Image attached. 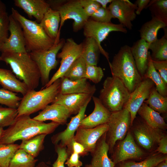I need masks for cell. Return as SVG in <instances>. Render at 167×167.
Masks as SVG:
<instances>
[{
  "label": "cell",
  "instance_id": "6da1fadb",
  "mask_svg": "<svg viewBox=\"0 0 167 167\" xmlns=\"http://www.w3.org/2000/svg\"><path fill=\"white\" fill-rule=\"evenodd\" d=\"M59 125L53 122L48 123L40 122L31 118L30 115L18 116L11 125L4 130L0 144L14 143L17 140L27 139L39 134H50Z\"/></svg>",
  "mask_w": 167,
  "mask_h": 167
},
{
  "label": "cell",
  "instance_id": "7a4b0ae2",
  "mask_svg": "<svg viewBox=\"0 0 167 167\" xmlns=\"http://www.w3.org/2000/svg\"><path fill=\"white\" fill-rule=\"evenodd\" d=\"M109 64L112 76L121 80L131 93L142 81L132 55L131 47L122 46Z\"/></svg>",
  "mask_w": 167,
  "mask_h": 167
},
{
  "label": "cell",
  "instance_id": "3957f363",
  "mask_svg": "<svg viewBox=\"0 0 167 167\" xmlns=\"http://www.w3.org/2000/svg\"><path fill=\"white\" fill-rule=\"evenodd\" d=\"M2 61L9 65L17 78L23 82L29 90L39 86L41 75L38 67L28 52L2 53Z\"/></svg>",
  "mask_w": 167,
  "mask_h": 167
},
{
  "label": "cell",
  "instance_id": "277c9868",
  "mask_svg": "<svg viewBox=\"0 0 167 167\" xmlns=\"http://www.w3.org/2000/svg\"><path fill=\"white\" fill-rule=\"evenodd\" d=\"M11 15L20 24L22 28L28 53L49 49L60 39L59 34L55 40L50 38L39 23L28 19L17 10L11 8Z\"/></svg>",
  "mask_w": 167,
  "mask_h": 167
},
{
  "label": "cell",
  "instance_id": "5b68a950",
  "mask_svg": "<svg viewBox=\"0 0 167 167\" xmlns=\"http://www.w3.org/2000/svg\"><path fill=\"white\" fill-rule=\"evenodd\" d=\"M61 78L54 81L48 87L38 91L28 90L22 98L17 109V117L30 115L42 110L50 103H52L59 93Z\"/></svg>",
  "mask_w": 167,
  "mask_h": 167
},
{
  "label": "cell",
  "instance_id": "8992f818",
  "mask_svg": "<svg viewBox=\"0 0 167 167\" xmlns=\"http://www.w3.org/2000/svg\"><path fill=\"white\" fill-rule=\"evenodd\" d=\"M130 93L118 78L108 77L104 80L98 98L111 113L122 109L128 101Z\"/></svg>",
  "mask_w": 167,
  "mask_h": 167
},
{
  "label": "cell",
  "instance_id": "52a82bcc",
  "mask_svg": "<svg viewBox=\"0 0 167 167\" xmlns=\"http://www.w3.org/2000/svg\"><path fill=\"white\" fill-rule=\"evenodd\" d=\"M52 9L57 11L61 18L59 31L65 21L68 19L73 20V29L76 32L83 28L89 18L84 12L79 0H53L46 1Z\"/></svg>",
  "mask_w": 167,
  "mask_h": 167
},
{
  "label": "cell",
  "instance_id": "ba28073f",
  "mask_svg": "<svg viewBox=\"0 0 167 167\" xmlns=\"http://www.w3.org/2000/svg\"><path fill=\"white\" fill-rule=\"evenodd\" d=\"M64 39H59L49 49L28 53L38 67L41 75L40 80L43 88L49 82L50 71L57 66L58 61L56 58L59 51L63 45Z\"/></svg>",
  "mask_w": 167,
  "mask_h": 167
},
{
  "label": "cell",
  "instance_id": "9c48e42d",
  "mask_svg": "<svg viewBox=\"0 0 167 167\" xmlns=\"http://www.w3.org/2000/svg\"><path fill=\"white\" fill-rule=\"evenodd\" d=\"M107 124L108 128L106 133V141L109 151L111 152L116 142L123 140L128 131L131 126L130 113L125 108L112 112Z\"/></svg>",
  "mask_w": 167,
  "mask_h": 167
},
{
  "label": "cell",
  "instance_id": "30bf717a",
  "mask_svg": "<svg viewBox=\"0 0 167 167\" xmlns=\"http://www.w3.org/2000/svg\"><path fill=\"white\" fill-rule=\"evenodd\" d=\"M83 34L86 37H92L98 44L101 53L107 59L109 63V54L102 48L101 43L112 32H119L125 33L127 30L121 24L110 23H101L96 22L89 18L83 28Z\"/></svg>",
  "mask_w": 167,
  "mask_h": 167
},
{
  "label": "cell",
  "instance_id": "8fae6325",
  "mask_svg": "<svg viewBox=\"0 0 167 167\" xmlns=\"http://www.w3.org/2000/svg\"><path fill=\"white\" fill-rule=\"evenodd\" d=\"M83 49V43L78 44L72 38L67 39L61 51L57 55V57L61 59L59 67L43 88L49 87L58 79L63 77L75 60L82 55Z\"/></svg>",
  "mask_w": 167,
  "mask_h": 167
},
{
  "label": "cell",
  "instance_id": "7c38bea8",
  "mask_svg": "<svg viewBox=\"0 0 167 167\" xmlns=\"http://www.w3.org/2000/svg\"><path fill=\"white\" fill-rule=\"evenodd\" d=\"M155 86L154 83L149 79L144 78L135 89L130 93V98L123 108L130 113L131 126L133 124L137 112L144 101L149 97Z\"/></svg>",
  "mask_w": 167,
  "mask_h": 167
},
{
  "label": "cell",
  "instance_id": "4fadbf2b",
  "mask_svg": "<svg viewBox=\"0 0 167 167\" xmlns=\"http://www.w3.org/2000/svg\"><path fill=\"white\" fill-rule=\"evenodd\" d=\"M112 18L117 19L120 24L131 30L132 22L136 18L135 11L137 9L136 4L128 0H113L107 8Z\"/></svg>",
  "mask_w": 167,
  "mask_h": 167
},
{
  "label": "cell",
  "instance_id": "5bb4252c",
  "mask_svg": "<svg viewBox=\"0 0 167 167\" xmlns=\"http://www.w3.org/2000/svg\"><path fill=\"white\" fill-rule=\"evenodd\" d=\"M145 155L136 143L133 137L128 131L125 138L118 145L113 157L115 165L130 159H139Z\"/></svg>",
  "mask_w": 167,
  "mask_h": 167
},
{
  "label": "cell",
  "instance_id": "9a60e30c",
  "mask_svg": "<svg viewBox=\"0 0 167 167\" xmlns=\"http://www.w3.org/2000/svg\"><path fill=\"white\" fill-rule=\"evenodd\" d=\"M9 31L10 36L0 48V51L2 53H27L22 28L19 23L11 15H9Z\"/></svg>",
  "mask_w": 167,
  "mask_h": 167
},
{
  "label": "cell",
  "instance_id": "2e32d148",
  "mask_svg": "<svg viewBox=\"0 0 167 167\" xmlns=\"http://www.w3.org/2000/svg\"><path fill=\"white\" fill-rule=\"evenodd\" d=\"M134 127L135 138L141 147L148 150H151L158 143L164 135L162 131L153 129L148 125L142 119Z\"/></svg>",
  "mask_w": 167,
  "mask_h": 167
},
{
  "label": "cell",
  "instance_id": "e0dca14e",
  "mask_svg": "<svg viewBox=\"0 0 167 167\" xmlns=\"http://www.w3.org/2000/svg\"><path fill=\"white\" fill-rule=\"evenodd\" d=\"M108 128L107 123L92 128L79 127L74 139L84 146L87 153H91L94 150L98 140L107 132Z\"/></svg>",
  "mask_w": 167,
  "mask_h": 167
},
{
  "label": "cell",
  "instance_id": "ac0fdd59",
  "mask_svg": "<svg viewBox=\"0 0 167 167\" xmlns=\"http://www.w3.org/2000/svg\"><path fill=\"white\" fill-rule=\"evenodd\" d=\"M89 103H87L81 107L79 112L71 118L64 131L52 137V142L55 145L58 144L62 146L66 147L74 139L75 134L80 122L85 118V112Z\"/></svg>",
  "mask_w": 167,
  "mask_h": 167
},
{
  "label": "cell",
  "instance_id": "d6986e66",
  "mask_svg": "<svg viewBox=\"0 0 167 167\" xmlns=\"http://www.w3.org/2000/svg\"><path fill=\"white\" fill-rule=\"evenodd\" d=\"M92 98L94 104V109L81 121L79 127L92 128L106 123L109 120L111 113L102 104L98 98L93 96Z\"/></svg>",
  "mask_w": 167,
  "mask_h": 167
},
{
  "label": "cell",
  "instance_id": "ffe728a7",
  "mask_svg": "<svg viewBox=\"0 0 167 167\" xmlns=\"http://www.w3.org/2000/svg\"><path fill=\"white\" fill-rule=\"evenodd\" d=\"M72 114L70 111L65 106L59 104L52 103L46 106L33 118L42 122L51 120L60 125H63Z\"/></svg>",
  "mask_w": 167,
  "mask_h": 167
},
{
  "label": "cell",
  "instance_id": "44dd1931",
  "mask_svg": "<svg viewBox=\"0 0 167 167\" xmlns=\"http://www.w3.org/2000/svg\"><path fill=\"white\" fill-rule=\"evenodd\" d=\"M96 89L95 86L91 84L85 78L73 81L63 77L61 78L59 93L86 94L93 96Z\"/></svg>",
  "mask_w": 167,
  "mask_h": 167
},
{
  "label": "cell",
  "instance_id": "7402d4cb",
  "mask_svg": "<svg viewBox=\"0 0 167 167\" xmlns=\"http://www.w3.org/2000/svg\"><path fill=\"white\" fill-rule=\"evenodd\" d=\"M93 96L86 94H63L59 93L52 103L62 105L69 109L72 114H77L81 107L89 102Z\"/></svg>",
  "mask_w": 167,
  "mask_h": 167
},
{
  "label": "cell",
  "instance_id": "603a6c76",
  "mask_svg": "<svg viewBox=\"0 0 167 167\" xmlns=\"http://www.w3.org/2000/svg\"><path fill=\"white\" fill-rule=\"evenodd\" d=\"M14 3L23 10L29 17L35 18L39 23L50 8L49 3L44 0H14Z\"/></svg>",
  "mask_w": 167,
  "mask_h": 167
},
{
  "label": "cell",
  "instance_id": "cb8c5ba5",
  "mask_svg": "<svg viewBox=\"0 0 167 167\" xmlns=\"http://www.w3.org/2000/svg\"><path fill=\"white\" fill-rule=\"evenodd\" d=\"M106 133L99 139L91 152L92 167H115V165L108 156L109 147L106 141Z\"/></svg>",
  "mask_w": 167,
  "mask_h": 167
},
{
  "label": "cell",
  "instance_id": "d4e9b609",
  "mask_svg": "<svg viewBox=\"0 0 167 167\" xmlns=\"http://www.w3.org/2000/svg\"><path fill=\"white\" fill-rule=\"evenodd\" d=\"M149 44L140 38L131 47L137 68L143 79L145 77L148 67Z\"/></svg>",
  "mask_w": 167,
  "mask_h": 167
},
{
  "label": "cell",
  "instance_id": "484cf974",
  "mask_svg": "<svg viewBox=\"0 0 167 167\" xmlns=\"http://www.w3.org/2000/svg\"><path fill=\"white\" fill-rule=\"evenodd\" d=\"M0 85L2 88L19 93L23 96L29 90L26 85L18 79L11 70L0 68Z\"/></svg>",
  "mask_w": 167,
  "mask_h": 167
},
{
  "label": "cell",
  "instance_id": "4316f807",
  "mask_svg": "<svg viewBox=\"0 0 167 167\" xmlns=\"http://www.w3.org/2000/svg\"><path fill=\"white\" fill-rule=\"evenodd\" d=\"M137 113L152 128L161 131L166 129L167 124L163 118L159 113L152 109L145 103L143 104Z\"/></svg>",
  "mask_w": 167,
  "mask_h": 167
},
{
  "label": "cell",
  "instance_id": "83f0119b",
  "mask_svg": "<svg viewBox=\"0 0 167 167\" xmlns=\"http://www.w3.org/2000/svg\"><path fill=\"white\" fill-rule=\"evenodd\" d=\"M60 21L58 11L50 8L39 24L47 34L52 39L55 40L60 34L59 31Z\"/></svg>",
  "mask_w": 167,
  "mask_h": 167
},
{
  "label": "cell",
  "instance_id": "f1b7e54d",
  "mask_svg": "<svg viewBox=\"0 0 167 167\" xmlns=\"http://www.w3.org/2000/svg\"><path fill=\"white\" fill-rule=\"evenodd\" d=\"M167 25L156 18L152 17L150 20L144 23L139 30L141 39L149 44L157 39V34L159 30L165 28Z\"/></svg>",
  "mask_w": 167,
  "mask_h": 167
},
{
  "label": "cell",
  "instance_id": "f546056e",
  "mask_svg": "<svg viewBox=\"0 0 167 167\" xmlns=\"http://www.w3.org/2000/svg\"><path fill=\"white\" fill-rule=\"evenodd\" d=\"M83 43L82 56L87 65L97 66L100 52L96 41L92 37H86Z\"/></svg>",
  "mask_w": 167,
  "mask_h": 167
},
{
  "label": "cell",
  "instance_id": "4dcf8cb0",
  "mask_svg": "<svg viewBox=\"0 0 167 167\" xmlns=\"http://www.w3.org/2000/svg\"><path fill=\"white\" fill-rule=\"evenodd\" d=\"M47 135H38L29 139L22 140L19 148L35 158L44 148V143Z\"/></svg>",
  "mask_w": 167,
  "mask_h": 167
},
{
  "label": "cell",
  "instance_id": "1f68e13d",
  "mask_svg": "<svg viewBox=\"0 0 167 167\" xmlns=\"http://www.w3.org/2000/svg\"><path fill=\"white\" fill-rule=\"evenodd\" d=\"M164 29V36L149 44V49L152 51L151 56L153 61L167 60V29Z\"/></svg>",
  "mask_w": 167,
  "mask_h": 167
},
{
  "label": "cell",
  "instance_id": "d6a6232c",
  "mask_svg": "<svg viewBox=\"0 0 167 167\" xmlns=\"http://www.w3.org/2000/svg\"><path fill=\"white\" fill-rule=\"evenodd\" d=\"M144 78H148L152 81L158 92L162 96L167 97V84L165 83L159 73L154 68L149 51L148 67Z\"/></svg>",
  "mask_w": 167,
  "mask_h": 167
},
{
  "label": "cell",
  "instance_id": "836d02e7",
  "mask_svg": "<svg viewBox=\"0 0 167 167\" xmlns=\"http://www.w3.org/2000/svg\"><path fill=\"white\" fill-rule=\"evenodd\" d=\"M167 159L166 154L157 152L149 156L140 162L125 161L117 164H118V167H154Z\"/></svg>",
  "mask_w": 167,
  "mask_h": 167
},
{
  "label": "cell",
  "instance_id": "e575fe53",
  "mask_svg": "<svg viewBox=\"0 0 167 167\" xmlns=\"http://www.w3.org/2000/svg\"><path fill=\"white\" fill-rule=\"evenodd\" d=\"M150 108L160 114L167 112V97L160 94L155 86L152 89L148 98L144 102Z\"/></svg>",
  "mask_w": 167,
  "mask_h": 167
},
{
  "label": "cell",
  "instance_id": "d590c367",
  "mask_svg": "<svg viewBox=\"0 0 167 167\" xmlns=\"http://www.w3.org/2000/svg\"><path fill=\"white\" fill-rule=\"evenodd\" d=\"M86 67V63L81 55L74 62L63 77L73 81L85 78Z\"/></svg>",
  "mask_w": 167,
  "mask_h": 167
},
{
  "label": "cell",
  "instance_id": "8d00e7d4",
  "mask_svg": "<svg viewBox=\"0 0 167 167\" xmlns=\"http://www.w3.org/2000/svg\"><path fill=\"white\" fill-rule=\"evenodd\" d=\"M37 160L19 148L11 159L8 167H35Z\"/></svg>",
  "mask_w": 167,
  "mask_h": 167
},
{
  "label": "cell",
  "instance_id": "74e56055",
  "mask_svg": "<svg viewBox=\"0 0 167 167\" xmlns=\"http://www.w3.org/2000/svg\"><path fill=\"white\" fill-rule=\"evenodd\" d=\"M149 7L152 17L160 20L167 25V0H150Z\"/></svg>",
  "mask_w": 167,
  "mask_h": 167
},
{
  "label": "cell",
  "instance_id": "f35d334b",
  "mask_svg": "<svg viewBox=\"0 0 167 167\" xmlns=\"http://www.w3.org/2000/svg\"><path fill=\"white\" fill-rule=\"evenodd\" d=\"M19 145L14 143L0 144V167H8Z\"/></svg>",
  "mask_w": 167,
  "mask_h": 167
},
{
  "label": "cell",
  "instance_id": "ab89813d",
  "mask_svg": "<svg viewBox=\"0 0 167 167\" xmlns=\"http://www.w3.org/2000/svg\"><path fill=\"white\" fill-rule=\"evenodd\" d=\"M22 99L16 93L2 88H0V104L8 107L17 109Z\"/></svg>",
  "mask_w": 167,
  "mask_h": 167
},
{
  "label": "cell",
  "instance_id": "60d3db41",
  "mask_svg": "<svg viewBox=\"0 0 167 167\" xmlns=\"http://www.w3.org/2000/svg\"><path fill=\"white\" fill-rule=\"evenodd\" d=\"M17 115V109L0 106V128L11 125Z\"/></svg>",
  "mask_w": 167,
  "mask_h": 167
},
{
  "label": "cell",
  "instance_id": "b9f144b4",
  "mask_svg": "<svg viewBox=\"0 0 167 167\" xmlns=\"http://www.w3.org/2000/svg\"><path fill=\"white\" fill-rule=\"evenodd\" d=\"M104 75L101 67L97 66L87 65L85 78L95 84L99 83Z\"/></svg>",
  "mask_w": 167,
  "mask_h": 167
},
{
  "label": "cell",
  "instance_id": "7bdbcfd3",
  "mask_svg": "<svg viewBox=\"0 0 167 167\" xmlns=\"http://www.w3.org/2000/svg\"><path fill=\"white\" fill-rule=\"evenodd\" d=\"M9 15L7 12L0 15V48L9 37Z\"/></svg>",
  "mask_w": 167,
  "mask_h": 167
},
{
  "label": "cell",
  "instance_id": "ee69618b",
  "mask_svg": "<svg viewBox=\"0 0 167 167\" xmlns=\"http://www.w3.org/2000/svg\"><path fill=\"white\" fill-rule=\"evenodd\" d=\"M90 19L96 22L101 23L111 22L112 18L108 9L100 6L90 17Z\"/></svg>",
  "mask_w": 167,
  "mask_h": 167
},
{
  "label": "cell",
  "instance_id": "f6af8a7d",
  "mask_svg": "<svg viewBox=\"0 0 167 167\" xmlns=\"http://www.w3.org/2000/svg\"><path fill=\"white\" fill-rule=\"evenodd\" d=\"M55 146V150L58 156L53 164L52 167H65L64 164L69 157L66 147L62 146L59 144Z\"/></svg>",
  "mask_w": 167,
  "mask_h": 167
},
{
  "label": "cell",
  "instance_id": "bcb514c9",
  "mask_svg": "<svg viewBox=\"0 0 167 167\" xmlns=\"http://www.w3.org/2000/svg\"><path fill=\"white\" fill-rule=\"evenodd\" d=\"M84 12L89 18L101 6L96 0H79Z\"/></svg>",
  "mask_w": 167,
  "mask_h": 167
},
{
  "label": "cell",
  "instance_id": "7dc6e473",
  "mask_svg": "<svg viewBox=\"0 0 167 167\" xmlns=\"http://www.w3.org/2000/svg\"><path fill=\"white\" fill-rule=\"evenodd\" d=\"M66 148L69 156L73 152L78 153L79 156H85L87 154L84 146L74 139L71 140Z\"/></svg>",
  "mask_w": 167,
  "mask_h": 167
},
{
  "label": "cell",
  "instance_id": "c3c4849f",
  "mask_svg": "<svg viewBox=\"0 0 167 167\" xmlns=\"http://www.w3.org/2000/svg\"><path fill=\"white\" fill-rule=\"evenodd\" d=\"M153 66L159 73L165 83L167 84V60L161 61L152 60Z\"/></svg>",
  "mask_w": 167,
  "mask_h": 167
},
{
  "label": "cell",
  "instance_id": "681fc988",
  "mask_svg": "<svg viewBox=\"0 0 167 167\" xmlns=\"http://www.w3.org/2000/svg\"><path fill=\"white\" fill-rule=\"evenodd\" d=\"M79 155L73 152L69 156L65 164L68 167H80L82 165V162L79 160Z\"/></svg>",
  "mask_w": 167,
  "mask_h": 167
},
{
  "label": "cell",
  "instance_id": "f907efd6",
  "mask_svg": "<svg viewBox=\"0 0 167 167\" xmlns=\"http://www.w3.org/2000/svg\"><path fill=\"white\" fill-rule=\"evenodd\" d=\"M159 146L155 151V152L164 154H167V137L164 135L158 143Z\"/></svg>",
  "mask_w": 167,
  "mask_h": 167
},
{
  "label": "cell",
  "instance_id": "816d5d0a",
  "mask_svg": "<svg viewBox=\"0 0 167 167\" xmlns=\"http://www.w3.org/2000/svg\"><path fill=\"white\" fill-rule=\"evenodd\" d=\"M150 0H137L135 2L137 9L135 11L136 15H140L142 11L147 7Z\"/></svg>",
  "mask_w": 167,
  "mask_h": 167
},
{
  "label": "cell",
  "instance_id": "f5cc1de1",
  "mask_svg": "<svg viewBox=\"0 0 167 167\" xmlns=\"http://www.w3.org/2000/svg\"><path fill=\"white\" fill-rule=\"evenodd\" d=\"M96 1L99 3L101 7L106 8L107 4L110 3L113 0H96Z\"/></svg>",
  "mask_w": 167,
  "mask_h": 167
},
{
  "label": "cell",
  "instance_id": "db71d44e",
  "mask_svg": "<svg viewBox=\"0 0 167 167\" xmlns=\"http://www.w3.org/2000/svg\"><path fill=\"white\" fill-rule=\"evenodd\" d=\"M6 12V7L5 5L0 0V15Z\"/></svg>",
  "mask_w": 167,
  "mask_h": 167
},
{
  "label": "cell",
  "instance_id": "11a10c76",
  "mask_svg": "<svg viewBox=\"0 0 167 167\" xmlns=\"http://www.w3.org/2000/svg\"><path fill=\"white\" fill-rule=\"evenodd\" d=\"M154 167H167V159L161 162Z\"/></svg>",
  "mask_w": 167,
  "mask_h": 167
},
{
  "label": "cell",
  "instance_id": "9f6ffc18",
  "mask_svg": "<svg viewBox=\"0 0 167 167\" xmlns=\"http://www.w3.org/2000/svg\"><path fill=\"white\" fill-rule=\"evenodd\" d=\"M35 167H47V166L44 163L41 162Z\"/></svg>",
  "mask_w": 167,
  "mask_h": 167
},
{
  "label": "cell",
  "instance_id": "6f0895ef",
  "mask_svg": "<svg viewBox=\"0 0 167 167\" xmlns=\"http://www.w3.org/2000/svg\"><path fill=\"white\" fill-rule=\"evenodd\" d=\"M4 130L3 128H0V141Z\"/></svg>",
  "mask_w": 167,
  "mask_h": 167
},
{
  "label": "cell",
  "instance_id": "680465c9",
  "mask_svg": "<svg viewBox=\"0 0 167 167\" xmlns=\"http://www.w3.org/2000/svg\"><path fill=\"white\" fill-rule=\"evenodd\" d=\"M84 167H92L90 164L87 165H86Z\"/></svg>",
  "mask_w": 167,
  "mask_h": 167
},
{
  "label": "cell",
  "instance_id": "91938a15",
  "mask_svg": "<svg viewBox=\"0 0 167 167\" xmlns=\"http://www.w3.org/2000/svg\"><path fill=\"white\" fill-rule=\"evenodd\" d=\"M0 61H2V58L1 55H0Z\"/></svg>",
  "mask_w": 167,
  "mask_h": 167
}]
</instances>
